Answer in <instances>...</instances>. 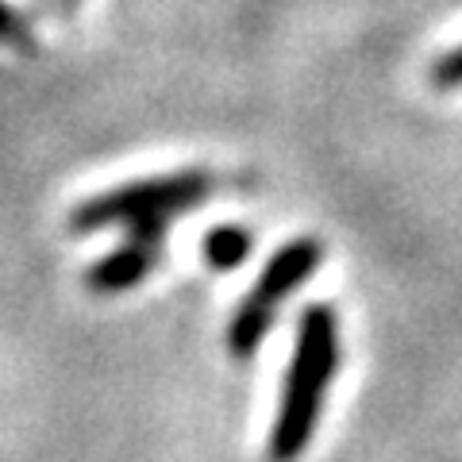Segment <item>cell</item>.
<instances>
[{
	"label": "cell",
	"mask_w": 462,
	"mask_h": 462,
	"mask_svg": "<svg viewBox=\"0 0 462 462\" xmlns=\"http://www.w3.org/2000/svg\"><path fill=\"white\" fill-rule=\"evenodd\" d=\"M216 193V173L208 170H173L132 185H116L108 193L81 200L69 216L74 231L100 227H170L173 216L189 212Z\"/></svg>",
	"instance_id": "2"
},
{
	"label": "cell",
	"mask_w": 462,
	"mask_h": 462,
	"mask_svg": "<svg viewBox=\"0 0 462 462\" xmlns=\"http://www.w3.org/2000/svg\"><path fill=\"white\" fill-rule=\"evenodd\" d=\"M251 247H254V236L239 224H220V227L205 231V239H200V254H205V263L212 270L243 266L251 258Z\"/></svg>",
	"instance_id": "5"
},
{
	"label": "cell",
	"mask_w": 462,
	"mask_h": 462,
	"mask_svg": "<svg viewBox=\"0 0 462 462\" xmlns=\"http://www.w3.org/2000/svg\"><path fill=\"white\" fill-rule=\"evenodd\" d=\"M431 81L439 85V89H462V47L447 51L436 66H431Z\"/></svg>",
	"instance_id": "6"
},
{
	"label": "cell",
	"mask_w": 462,
	"mask_h": 462,
	"mask_svg": "<svg viewBox=\"0 0 462 462\" xmlns=\"http://www.w3.org/2000/svg\"><path fill=\"white\" fill-rule=\"evenodd\" d=\"M166 227H127V239L85 270V289L97 297H120L147 282V273L162 263Z\"/></svg>",
	"instance_id": "4"
},
{
	"label": "cell",
	"mask_w": 462,
	"mask_h": 462,
	"mask_svg": "<svg viewBox=\"0 0 462 462\" xmlns=\"http://www.w3.org/2000/svg\"><path fill=\"white\" fill-rule=\"evenodd\" d=\"M27 39V27H23V16L12 5L0 0V42H23Z\"/></svg>",
	"instance_id": "7"
},
{
	"label": "cell",
	"mask_w": 462,
	"mask_h": 462,
	"mask_svg": "<svg viewBox=\"0 0 462 462\" xmlns=\"http://www.w3.org/2000/svg\"><path fill=\"white\" fill-rule=\"evenodd\" d=\"M339 358H343L339 316L331 305L316 300L297 320L293 358H289L282 401H278L270 439H266L270 462H297L309 451L316 424H320V412H324V401H328V389L336 382Z\"/></svg>",
	"instance_id": "1"
},
{
	"label": "cell",
	"mask_w": 462,
	"mask_h": 462,
	"mask_svg": "<svg viewBox=\"0 0 462 462\" xmlns=\"http://www.w3.org/2000/svg\"><path fill=\"white\" fill-rule=\"evenodd\" d=\"M324 263V243L312 239V236H300V239H289L285 247L270 258L258 273V282L247 297L239 300L236 316H231L227 324V351L231 358H251L263 339L270 336L273 328V316L282 312V305L289 297L297 293L300 285H305L316 270Z\"/></svg>",
	"instance_id": "3"
}]
</instances>
